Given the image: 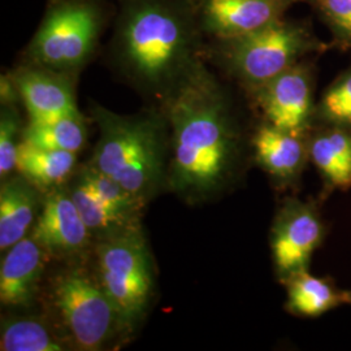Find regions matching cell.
Here are the masks:
<instances>
[{"instance_id": "3", "label": "cell", "mask_w": 351, "mask_h": 351, "mask_svg": "<svg viewBox=\"0 0 351 351\" xmlns=\"http://www.w3.org/2000/svg\"><path fill=\"white\" fill-rule=\"evenodd\" d=\"M91 116L99 129L91 167L145 203L159 189L165 172L169 125L163 108L120 114L94 104Z\"/></svg>"}, {"instance_id": "17", "label": "cell", "mask_w": 351, "mask_h": 351, "mask_svg": "<svg viewBox=\"0 0 351 351\" xmlns=\"http://www.w3.org/2000/svg\"><path fill=\"white\" fill-rule=\"evenodd\" d=\"M288 288L287 310L302 317H319L346 304V290L337 288L329 278L316 277L304 271L291 277Z\"/></svg>"}, {"instance_id": "8", "label": "cell", "mask_w": 351, "mask_h": 351, "mask_svg": "<svg viewBox=\"0 0 351 351\" xmlns=\"http://www.w3.org/2000/svg\"><path fill=\"white\" fill-rule=\"evenodd\" d=\"M315 77L314 60L307 58L250 93L264 123L291 133L308 134L315 126L317 101Z\"/></svg>"}, {"instance_id": "18", "label": "cell", "mask_w": 351, "mask_h": 351, "mask_svg": "<svg viewBox=\"0 0 351 351\" xmlns=\"http://www.w3.org/2000/svg\"><path fill=\"white\" fill-rule=\"evenodd\" d=\"M69 193L93 237L110 239L125 232L141 229L139 216L120 211L101 201L82 177H80Z\"/></svg>"}, {"instance_id": "10", "label": "cell", "mask_w": 351, "mask_h": 351, "mask_svg": "<svg viewBox=\"0 0 351 351\" xmlns=\"http://www.w3.org/2000/svg\"><path fill=\"white\" fill-rule=\"evenodd\" d=\"M206 42L242 37L288 16L303 0H189Z\"/></svg>"}, {"instance_id": "14", "label": "cell", "mask_w": 351, "mask_h": 351, "mask_svg": "<svg viewBox=\"0 0 351 351\" xmlns=\"http://www.w3.org/2000/svg\"><path fill=\"white\" fill-rule=\"evenodd\" d=\"M255 159L275 180L289 184L295 181L307 163L308 134H297L264 123L251 139Z\"/></svg>"}, {"instance_id": "22", "label": "cell", "mask_w": 351, "mask_h": 351, "mask_svg": "<svg viewBox=\"0 0 351 351\" xmlns=\"http://www.w3.org/2000/svg\"><path fill=\"white\" fill-rule=\"evenodd\" d=\"M315 125H333L351 130V65L342 71L316 101Z\"/></svg>"}, {"instance_id": "21", "label": "cell", "mask_w": 351, "mask_h": 351, "mask_svg": "<svg viewBox=\"0 0 351 351\" xmlns=\"http://www.w3.org/2000/svg\"><path fill=\"white\" fill-rule=\"evenodd\" d=\"M65 343L43 322L32 317H10L1 323L0 350L63 351Z\"/></svg>"}, {"instance_id": "12", "label": "cell", "mask_w": 351, "mask_h": 351, "mask_svg": "<svg viewBox=\"0 0 351 351\" xmlns=\"http://www.w3.org/2000/svg\"><path fill=\"white\" fill-rule=\"evenodd\" d=\"M30 237L46 252L71 255L85 250L93 234L71 193L55 190L43 202Z\"/></svg>"}, {"instance_id": "27", "label": "cell", "mask_w": 351, "mask_h": 351, "mask_svg": "<svg viewBox=\"0 0 351 351\" xmlns=\"http://www.w3.org/2000/svg\"><path fill=\"white\" fill-rule=\"evenodd\" d=\"M346 304H351V290H346Z\"/></svg>"}, {"instance_id": "5", "label": "cell", "mask_w": 351, "mask_h": 351, "mask_svg": "<svg viewBox=\"0 0 351 351\" xmlns=\"http://www.w3.org/2000/svg\"><path fill=\"white\" fill-rule=\"evenodd\" d=\"M108 0H49L23 52L25 63L78 75L99 49L112 23Z\"/></svg>"}, {"instance_id": "9", "label": "cell", "mask_w": 351, "mask_h": 351, "mask_svg": "<svg viewBox=\"0 0 351 351\" xmlns=\"http://www.w3.org/2000/svg\"><path fill=\"white\" fill-rule=\"evenodd\" d=\"M324 234V223L313 203L300 199L284 203L271 230L272 259L281 282L287 284L291 277L308 271Z\"/></svg>"}, {"instance_id": "11", "label": "cell", "mask_w": 351, "mask_h": 351, "mask_svg": "<svg viewBox=\"0 0 351 351\" xmlns=\"http://www.w3.org/2000/svg\"><path fill=\"white\" fill-rule=\"evenodd\" d=\"M11 75L29 120H47L80 111L75 99L77 75L25 62Z\"/></svg>"}, {"instance_id": "20", "label": "cell", "mask_w": 351, "mask_h": 351, "mask_svg": "<svg viewBox=\"0 0 351 351\" xmlns=\"http://www.w3.org/2000/svg\"><path fill=\"white\" fill-rule=\"evenodd\" d=\"M86 121L81 111L47 120H29L23 141L43 149L78 152L86 142Z\"/></svg>"}, {"instance_id": "2", "label": "cell", "mask_w": 351, "mask_h": 351, "mask_svg": "<svg viewBox=\"0 0 351 351\" xmlns=\"http://www.w3.org/2000/svg\"><path fill=\"white\" fill-rule=\"evenodd\" d=\"M162 108L172 136L171 188L190 201L213 197L239 159V128L224 85L204 64Z\"/></svg>"}, {"instance_id": "26", "label": "cell", "mask_w": 351, "mask_h": 351, "mask_svg": "<svg viewBox=\"0 0 351 351\" xmlns=\"http://www.w3.org/2000/svg\"><path fill=\"white\" fill-rule=\"evenodd\" d=\"M0 101L1 106H17L21 101L11 72L0 77Z\"/></svg>"}, {"instance_id": "15", "label": "cell", "mask_w": 351, "mask_h": 351, "mask_svg": "<svg viewBox=\"0 0 351 351\" xmlns=\"http://www.w3.org/2000/svg\"><path fill=\"white\" fill-rule=\"evenodd\" d=\"M39 189L24 176L8 177L0 188V250L5 252L25 239L36 224Z\"/></svg>"}, {"instance_id": "28", "label": "cell", "mask_w": 351, "mask_h": 351, "mask_svg": "<svg viewBox=\"0 0 351 351\" xmlns=\"http://www.w3.org/2000/svg\"><path fill=\"white\" fill-rule=\"evenodd\" d=\"M108 1H112V3H114V4H116V3H117V1H120V0H108Z\"/></svg>"}, {"instance_id": "24", "label": "cell", "mask_w": 351, "mask_h": 351, "mask_svg": "<svg viewBox=\"0 0 351 351\" xmlns=\"http://www.w3.org/2000/svg\"><path fill=\"white\" fill-rule=\"evenodd\" d=\"M21 119L17 106H1L0 112V178L11 177L17 167L19 146L23 141Z\"/></svg>"}, {"instance_id": "13", "label": "cell", "mask_w": 351, "mask_h": 351, "mask_svg": "<svg viewBox=\"0 0 351 351\" xmlns=\"http://www.w3.org/2000/svg\"><path fill=\"white\" fill-rule=\"evenodd\" d=\"M45 252L32 237L5 251L0 265V302L8 308L33 304L45 267Z\"/></svg>"}, {"instance_id": "4", "label": "cell", "mask_w": 351, "mask_h": 351, "mask_svg": "<svg viewBox=\"0 0 351 351\" xmlns=\"http://www.w3.org/2000/svg\"><path fill=\"white\" fill-rule=\"evenodd\" d=\"M330 49V42L316 36L311 21L287 16L242 37L207 42L206 56L250 94L290 66Z\"/></svg>"}, {"instance_id": "6", "label": "cell", "mask_w": 351, "mask_h": 351, "mask_svg": "<svg viewBox=\"0 0 351 351\" xmlns=\"http://www.w3.org/2000/svg\"><path fill=\"white\" fill-rule=\"evenodd\" d=\"M97 258V276L113 302L123 328L130 330L146 314L154 289V265L142 230L99 239Z\"/></svg>"}, {"instance_id": "16", "label": "cell", "mask_w": 351, "mask_h": 351, "mask_svg": "<svg viewBox=\"0 0 351 351\" xmlns=\"http://www.w3.org/2000/svg\"><path fill=\"white\" fill-rule=\"evenodd\" d=\"M308 156L328 188H351V130L315 125L308 133Z\"/></svg>"}, {"instance_id": "7", "label": "cell", "mask_w": 351, "mask_h": 351, "mask_svg": "<svg viewBox=\"0 0 351 351\" xmlns=\"http://www.w3.org/2000/svg\"><path fill=\"white\" fill-rule=\"evenodd\" d=\"M52 302L73 346L101 350L124 329L117 310L97 275L72 268L59 275L52 287Z\"/></svg>"}, {"instance_id": "1", "label": "cell", "mask_w": 351, "mask_h": 351, "mask_svg": "<svg viewBox=\"0 0 351 351\" xmlns=\"http://www.w3.org/2000/svg\"><path fill=\"white\" fill-rule=\"evenodd\" d=\"M111 34L116 69L160 107L207 64V42L189 0H120Z\"/></svg>"}, {"instance_id": "25", "label": "cell", "mask_w": 351, "mask_h": 351, "mask_svg": "<svg viewBox=\"0 0 351 351\" xmlns=\"http://www.w3.org/2000/svg\"><path fill=\"white\" fill-rule=\"evenodd\" d=\"M81 177L101 201L108 203L110 206L120 211L139 216V211L143 203L138 201L136 197H133L116 180L95 171L93 167L88 168Z\"/></svg>"}, {"instance_id": "23", "label": "cell", "mask_w": 351, "mask_h": 351, "mask_svg": "<svg viewBox=\"0 0 351 351\" xmlns=\"http://www.w3.org/2000/svg\"><path fill=\"white\" fill-rule=\"evenodd\" d=\"M330 33L333 49L351 51V0H303Z\"/></svg>"}, {"instance_id": "19", "label": "cell", "mask_w": 351, "mask_h": 351, "mask_svg": "<svg viewBox=\"0 0 351 351\" xmlns=\"http://www.w3.org/2000/svg\"><path fill=\"white\" fill-rule=\"evenodd\" d=\"M75 160V152L43 149L21 141L16 169L38 189H55L73 172Z\"/></svg>"}]
</instances>
